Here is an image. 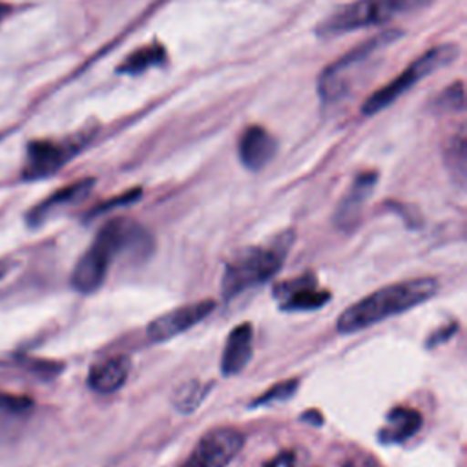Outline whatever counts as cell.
I'll list each match as a JSON object with an SVG mask.
<instances>
[{
    "instance_id": "6da1fadb",
    "label": "cell",
    "mask_w": 467,
    "mask_h": 467,
    "mask_svg": "<svg viewBox=\"0 0 467 467\" xmlns=\"http://www.w3.org/2000/svg\"><path fill=\"white\" fill-rule=\"evenodd\" d=\"M151 248L153 237L142 224L128 217L109 219L99 228L89 248L75 263L71 286L78 294H93L102 286L111 263L119 255L146 259Z\"/></svg>"
},
{
    "instance_id": "7a4b0ae2",
    "label": "cell",
    "mask_w": 467,
    "mask_h": 467,
    "mask_svg": "<svg viewBox=\"0 0 467 467\" xmlns=\"http://www.w3.org/2000/svg\"><path fill=\"white\" fill-rule=\"evenodd\" d=\"M438 281L427 275L378 288L347 306L336 321V330L339 334H354L370 328L387 317L398 316L429 301L438 292Z\"/></svg>"
},
{
    "instance_id": "3957f363",
    "label": "cell",
    "mask_w": 467,
    "mask_h": 467,
    "mask_svg": "<svg viewBox=\"0 0 467 467\" xmlns=\"http://www.w3.org/2000/svg\"><path fill=\"white\" fill-rule=\"evenodd\" d=\"M294 244V232L286 230L268 244L246 246L235 252L224 266L221 277L223 297L234 299L248 288L266 283L283 266L285 257Z\"/></svg>"
},
{
    "instance_id": "277c9868",
    "label": "cell",
    "mask_w": 467,
    "mask_h": 467,
    "mask_svg": "<svg viewBox=\"0 0 467 467\" xmlns=\"http://www.w3.org/2000/svg\"><path fill=\"white\" fill-rule=\"evenodd\" d=\"M431 2L432 0H354L332 11L317 26V35L328 38L363 27L381 26L396 16L416 13Z\"/></svg>"
},
{
    "instance_id": "5b68a950",
    "label": "cell",
    "mask_w": 467,
    "mask_h": 467,
    "mask_svg": "<svg viewBox=\"0 0 467 467\" xmlns=\"http://www.w3.org/2000/svg\"><path fill=\"white\" fill-rule=\"evenodd\" d=\"M398 31H383L368 40L361 42L358 47L345 53L341 58L327 66L317 78V93L325 102H337L345 97L352 86V80L363 71V67L374 60L385 47L396 42Z\"/></svg>"
},
{
    "instance_id": "8992f818",
    "label": "cell",
    "mask_w": 467,
    "mask_h": 467,
    "mask_svg": "<svg viewBox=\"0 0 467 467\" xmlns=\"http://www.w3.org/2000/svg\"><path fill=\"white\" fill-rule=\"evenodd\" d=\"M458 57L456 44H441L421 57H418L410 66H407L396 78H392L389 84H385L381 89L374 91L363 104L361 113L363 115H374L385 108H389L394 100H398L405 91H409L414 84L434 73L436 69H441L454 62Z\"/></svg>"
},
{
    "instance_id": "52a82bcc",
    "label": "cell",
    "mask_w": 467,
    "mask_h": 467,
    "mask_svg": "<svg viewBox=\"0 0 467 467\" xmlns=\"http://www.w3.org/2000/svg\"><path fill=\"white\" fill-rule=\"evenodd\" d=\"M84 146V139L71 137L64 140H33L27 144L26 161L22 168L24 181H40L55 175L67 164Z\"/></svg>"
},
{
    "instance_id": "ba28073f",
    "label": "cell",
    "mask_w": 467,
    "mask_h": 467,
    "mask_svg": "<svg viewBox=\"0 0 467 467\" xmlns=\"http://www.w3.org/2000/svg\"><path fill=\"white\" fill-rule=\"evenodd\" d=\"M244 434L234 427H215L204 432L181 467H228L241 452Z\"/></svg>"
},
{
    "instance_id": "9c48e42d",
    "label": "cell",
    "mask_w": 467,
    "mask_h": 467,
    "mask_svg": "<svg viewBox=\"0 0 467 467\" xmlns=\"http://www.w3.org/2000/svg\"><path fill=\"white\" fill-rule=\"evenodd\" d=\"M215 305L217 303L213 299H201V301L188 303V305H182V306H177L173 310L161 314L159 317L151 319L150 325L146 327L148 339L151 343H164V341L190 330L192 327L201 323L204 317H208L212 314V310L215 308Z\"/></svg>"
},
{
    "instance_id": "30bf717a",
    "label": "cell",
    "mask_w": 467,
    "mask_h": 467,
    "mask_svg": "<svg viewBox=\"0 0 467 467\" xmlns=\"http://www.w3.org/2000/svg\"><path fill=\"white\" fill-rule=\"evenodd\" d=\"M274 294L279 299V308L285 312H310L330 301V292L319 288L312 274H303L281 283L275 286Z\"/></svg>"
},
{
    "instance_id": "8fae6325",
    "label": "cell",
    "mask_w": 467,
    "mask_h": 467,
    "mask_svg": "<svg viewBox=\"0 0 467 467\" xmlns=\"http://www.w3.org/2000/svg\"><path fill=\"white\" fill-rule=\"evenodd\" d=\"M376 182H378L376 171H363L352 181L350 188L347 190V193L343 195V199L339 201L334 212V224L337 228L348 232L359 223L363 206L368 201Z\"/></svg>"
},
{
    "instance_id": "7c38bea8",
    "label": "cell",
    "mask_w": 467,
    "mask_h": 467,
    "mask_svg": "<svg viewBox=\"0 0 467 467\" xmlns=\"http://www.w3.org/2000/svg\"><path fill=\"white\" fill-rule=\"evenodd\" d=\"M93 179H80L75 181L60 190H57L55 193L47 195L44 201H40L38 204H35L27 215L26 221L29 226H40L44 224L47 219H51L55 213H58L60 210L77 204L78 201H82L93 188Z\"/></svg>"
},
{
    "instance_id": "4fadbf2b",
    "label": "cell",
    "mask_w": 467,
    "mask_h": 467,
    "mask_svg": "<svg viewBox=\"0 0 467 467\" xmlns=\"http://www.w3.org/2000/svg\"><path fill=\"white\" fill-rule=\"evenodd\" d=\"M277 142L263 126H248L239 137V159L246 170H263L275 155Z\"/></svg>"
},
{
    "instance_id": "5bb4252c",
    "label": "cell",
    "mask_w": 467,
    "mask_h": 467,
    "mask_svg": "<svg viewBox=\"0 0 467 467\" xmlns=\"http://www.w3.org/2000/svg\"><path fill=\"white\" fill-rule=\"evenodd\" d=\"M252 352H254L252 325L250 323L235 325L224 341V348L221 356V374L224 378L239 374L250 361Z\"/></svg>"
},
{
    "instance_id": "9a60e30c",
    "label": "cell",
    "mask_w": 467,
    "mask_h": 467,
    "mask_svg": "<svg viewBox=\"0 0 467 467\" xmlns=\"http://www.w3.org/2000/svg\"><path fill=\"white\" fill-rule=\"evenodd\" d=\"M131 361L124 354L108 356L95 361L88 372V385L99 394L117 392L128 379Z\"/></svg>"
},
{
    "instance_id": "2e32d148",
    "label": "cell",
    "mask_w": 467,
    "mask_h": 467,
    "mask_svg": "<svg viewBox=\"0 0 467 467\" xmlns=\"http://www.w3.org/2000/svg\"><path fill=\"white\" fill-rule=\"evenodd\" d=\"M423 425V416L420 410L409 405H396L387 412L385 425L379 429V441L385 445L403 443L412 438Z\"/></svg>"
},
{
    "instance_id": "e0dca14e",
    "label": "cell",
    "mask_w": 467,
    "mask_h": 467,
    "mask_svg": "<svg viewBox=\"0 0 467 467\" xmlns=\"http://www.w3.org/2000/svg\"><path fill=\"white\" fill-rule=\"evenodd\" d=\"M166 62V49L162 44L153 42L148 46H142L139 49H135L133 53H130L122 64L117 67V71L120 75H139L150 67L161 66Z\"/></svg>"
},
{
    "instance_id": "ac0fdd59",
    "label": "cell",
    "mask_w": 467,
    "mask_h": 467,
    "mask_svg": "<svg viewBox=\"0 0 467 467\" xmlns=\"http://www.w3.org/2000/svg\"><path fill=\"white\" fill-rule=\"evenodd\" d=\"M445 166L451 173V177L463 186L465 184V166H467V140H465V130L463 126L449 139L445 151H443Z\"/></svg>"
},
{
    "instance_id": "d6986e66",
    "label": "cell",
    "mask_w": 467,
    "mask_h": 467,
    "mask_svg": "<svg viewBox=\"0 0 467 467\" xmlns=\"http://www.w3.org/2000/svg\"><path fill=\"white\" fill-rule=\"evenodd\" d=\"M208 390H210V385H204L201 381H188L173 396V405L179 412H184V414L193 412L204 401Z\"/></svg>"
},
{
    "instance_id": "ffe728a7",
    "label": "cell",
    "mask_w": 467,
    "mask_h": 467,
    "mask_svg": "<svg viewBox=\"0 0 467 467\" xmlns=\"http://www.w3.org/2000/svg\"><path fill=\"white\" fill-rule=\"evenodd\" d=\"M299 381L294 379H286V381H279L275 385H272L265 394H261L259 398L254 400V403L250 407H261V405H268V403H275V401H285L290 396L296 394Z\"/></svg>"
},
{
    "instance_id": "44dd1931",
    "label": "cell",
    "mask_w": 467,
    "mask_h": 467,
    "mask_svg": "<svg viewBox=\"0 0 467 467\" xmlns=\"http://www.w3.org/2000/svg\"><path fill=\"white\" fill-rule=\"evenodd\" d=\"M463 88L462 82H456L452 86H447V89L436 99V104L440 109L447 111H462L463 109Z\"/></svg>"
},
{
    "instance_id": "7402d4cb",
    "label": "cell",
    "mask_w": 467,
    "mask_h": 467,
    "mask_svg": "<svg viewBox=\"0 0 467 467\" xmlns=\"http://www.w3.org/2000/svg\"><path fill=\"white\" fill-rule=\"evenodd\" d=\"M33 407V400L27 396H18V394H9V392H0V410L7 412H24Z\"/></svg>"
},
{
    "instance_id": "603a6c76",
    "label": "cell",
    "mask_w": 467,
    "mask_h": 467,
    "mask_svg": "<svg viewBox=\"0 0 467 467\" xmlns=\"http://www.w3.org/2000/svg\"><path fill=\"white\" fill-rule=\"evenodd\" d=\"M139 197H140V190H139V188L130 190V192H126V193H122V195H119V197H115V199H111V201H108V202L97 206V208L91 212V215L102 213V212H106V210H109V208H113V206H126V204H130V202H135Z\"/></svg>"
},
{
    "instance_id": "cb8c5ba5",
    "label": "cell",
    "mask_w": 467,
    "mask_h": 467,
    "mask_svg": "<svg viewBox=\"0 0 467 467\" xmlns=\"http://www.w3.org/2000/svg\"><path fill=\"white\" fill-rule=\"evenodd\" d=\"M263 467H296V456L290 451H281L270 458Z\"/></svg>"
},
{
    "instance_id": "d4e9b609",
    "label": "cell",
    "mask_w": 467,
    "mask_h": 467,
    "mask_svg": "<svg viewBox=\"0 0 467 467\" xmlns=\"http://www.w3.org/2000/svg\"><path fill=\"white\" fill-rule=\"evenodd\" d=\"M454 330H456V325H449V327L438 330V332L429 339V347H432V345H436V343H441V341L447 339L451 334H454Z\"/></svg>"
},
{
    "instance_id": "484cf974",
    "label": "cell",
    "mask_w": 467,
    "mask_h": 467,
    "mask_svg": "<svg viewBox=\"0 0 467 467\" xmlns=\"http://www.w3.org/2000/svg\"><path fill=\"white\" fill-rule=\"evenodd\" d=\"M15 266V261L13 259H9V257H4V259H0V281L11 272V268Z\"/></svg>"
},
{
    "instance_id": "4316f807",
    "label": "cell",
    "mask_w": 467,
    "mask_h": 467,
    "mask_svg": "<svg viewBox=\"0 0 467 467\" xmlns=\"http://www.w3.org/2000/svg\"><path fill=\"white\" fill-rule=\"evenodd\" d=\"M5 11H7V9H5V5H2V4H0V20H2V18H4V15H5Z\"/></svg>"
},
{
    "instance_id": "83f0119b",
    "label": "cell",
    "mask_w": 467,
    "mask_h": 467,
    "mask_svg": "<svg viewBox=\"0 0 467 467\" xmlns=\"http://www.w3.org/2000/svg\"><path fill=\"white\" fill-rule=\"evenodd\" d=\"M345 467H352V465H350V463H347V465H345Z\"/></svg>"
}]
</instances>
